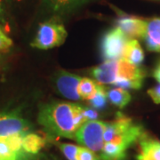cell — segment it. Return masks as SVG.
I'll list each match as a JSON object with an SVG mask.
<instances>
[{"mask_svg": "<svg viewBox=\"0 0 160 160\" xmlns=\"http://www.w3.org/2000/svg\"><path fill=\"white\" fill-rule=\"evenodd\" d=\"M86 122L84 108L75 103H47L41 107L38 113V123L46 130L69 139H75L77 131Z\"/></svg>", "mask_w": 160, "mask_h": 160, "instance_id": "1", "label": "cell"}, {"mask_svg": "<svg viewBox=\"0 0 160 160\" xmlns=\"http://www.w3.org/2000/svg\"><path fill=\"white\" fill-rule=\"evenodd\" d=\"M144 134L142 127L132 122L130 118L118 112L112 122L107 123L104 142H113L127 149Z\"/></svg>", "mask_w": 160, "mask_h": 160, "instance_id": "2", "label": "cell"}, {"mask_svg": "<svg viewBox=\"0 0 160 160\" xmlns=\"http://www.w3.org/2000/svg\"><path fill=\"white\" fill-rule=\"evenodd\" d=\"M67 37L68 32L60 17L53 16L40 23L30 46L41 50H48L62 46Z\"/></svg>", "mask_w": 160, "mask_h": 160, "instance_id": "3", "label": "cell"}, {"mask_svg": "<svg viewBox=\"0 0 160 160\" xmlns=\"http://www.w3.org/2000/svg\"><path fill=\"white\" fill-rule=\"evenodd\" d=\"M106 122L92 120L86 121L75 134L76 141L92 151L101 152L104 146V132Z\"/></svg>", "mask_w": 160, "mask_h": 160, "instance_id": "4", "label": "cell"}, {"mask_svg": "<svg viewBox=\"0 0 160 160\" xmlns=\"http://www.w3.org/2000/svg\"><path fill=\"white\" fill-rule=\"evenodd\" d=\"M128 38L119 29L114 28L103 35L101 41V52L105 61L123 59Z\"/></svg>", "mask_w": 160, "mask_h": 160, "instance_id": "5", "label": "cell"}, {"mask_svg": "<svg viewBox=\"0 0 160 160\" xmlns=\"http://www.w3.org/2000/svg\"><path fill=\"white\" fill-rule=\"evenodd\" d=\"M145 72L139 66L132 65L126 60H118V78L114 86L122 89H139L142 86Z\"/></svg>", "mask_w": 160, "mask_h": 160, "instance_id": "6", "label": "cell"}, {"mask_svg": "<svg viewBox=\"0 0 160 160\" xmlns=\"http://www.w3.org/2000/svg\"><path fill=\"white\" fill-rule=\"evenodd\" d=\"M30 124L15 111L0 112V138L27 133Z\"/></svg>", "mask_w": 160, "mask_h": 160, "instance_id": "7", "label": "cell"}, {"mask_svg": "<svg viewBox=\"0 0 160 160\" xmlns=\"http://www.w3.org/2000/svg\"><path fill=\"white\" fill-rule=\"evenodd\" d=\"M80 80L81 78L79 76L61 70L55 75L54 86L63 97L73 101H78L80 98L78 92V86Z\"/></svg>", "mask_w": 160, "mask_h": 160, "instance_id": "8", "label": "cell"}, {"mask_svg": "<svg viewBox=\"0 0 160 160\" xmlns=\"http://www.w3.org/2000/svg\"><path fill=\"white\" fill-rule=\"evenodd\" d=\"M147 20L142 18L120 14L116 20V28L119 29L128 38H143Z\"/></svg>", "mask_w": 160, "mask_h": 160, "instance_id": "9", "label": "cell"}, {"mask_svg": "<svg viewBox=\"0 0 160 160\" xmlns=\"http://www.w3.org/2000/svg\"><path fill=\"white\" fill-rule=\"evenodd\" d=\"M92 0H43V6L54 16L67 15Z\"/></svg>", "mask_w": 160, "mask_h": 160, "instance_id": "10", "label": "cell"}, {"mask_svg": "<svg viewBox=\"0 0 160 160\" xmlns=\"http://www.w3.org/2000/svg\"><path fill=\"white\" fill-rule=\"evenodd\" d=\"M118 60L105 61V62L92 69L91 74L100 85H113L118 78Z\"/></svg>", "mask_w": 160, "mask_h": 160, "instance_id": "11", "label": "cell"}, {"mask_svg": "<svg viewBox=\"0 0 160 160\" xmlns=\"http://www.w3.org/2000/svg\"><path fill=\"white\" fill-rule=\"evenodd\" d=\"M143 39L148 50L160 52V18L147 20Z\"/></svg>", "mask_w": 160, "mask_h": 160, "instance_id": "12", "label": "cell"}, {"mask_svg": "<svg viewBox=\"0 0 160 160\" xmlns=\"http://www.w3.org/2000/svg\"><path fill=\"white\" fill-rule=\"evenodd\" d=\"M140 152L138 160H160V142L148 137L145 133L139 140Z\"/></svg>", "mask_w": 160, "mask_h": 160, "instance_id": "13", "label": "cell"}, {"mask_svg": "<svg viewBox=\"0 0 160 160\" xmlns=\"http://www.w3.org/2000/svg\"><path fill=\"white\" fill-rule=\"evenodd\" d=\"M123 59L132 65L139 66L144 61V52L137 39L130 38L126 44Z\"/></svg>", "mask_w": 160, "mask_h": 160, "instance_id": "14", "label": "cell"}, {"mask_svg": "<svg viewBox=\"0 0 160 160\" xmlns=\"http://www.w3.org/2000/svg\"><path fill=\"white\" fill-rule=\"evenodd\" d=\"M46 144V141L39 134L34 132H27L23 135L22 148L26 153L34 155L38 153Z\"/></svg>", "mask_w": 160, "mask_h": 160, "instance_id": "15", "label": "cell"}, {"mask_svg": "<svg viewBox=\"0 0 160 160\" xmlns=\"http://www.w3.org/2000/svg\"><path fill=\"white\" fill-rule=\"evenodd\" d=\"M107 98L113 105L123 109L131 102L132 96L126 90L118 87L107 92Z\"/></svg>", "mask_w": 160, "mask_h": 160, "instance_id": "16", "label": "cell"}, {"mask_svg": "<svg viewBox=\"0 0 160 160\" xmlns=\"http://www.w3.org/2000/svg\"><path fill=\"white\" fill-rule=\"evenodd\" d=\"M31 155L13 151L6 138H0V160H29Z\"/></svg>", "mask_w": 160, "mask_h": 160, "instance_id": "17", "label": "cell"}, {"mask_svg": "<svg viewBox=\"0 0 160 160\" xmlns=\"http://www.w3.org/2000/svg\"><path fill=\"white\" fill-rule=\"evenodd\" d=\"M98 83L96 84L93 80L90 78H81L78 86V92L79 97L84 100H91L95 95L97 92Z\"/></svg>", "mask_w": 160, "mask_h": 160, "instance_id": "18", "label": "cell"}, {"mask_svg": "<svg viewBox=\"0 0 160 160\" xmlns=\"http://www.w3.org/2000/svg\"><path fill=\"white\" fill-rule=\"evenodd\" d=\"M107 102V92L102 85L98 84L97 92L92 99L90 100V105L94 109H102L106 106Z\"/></svg>", "mask_w": 160, "mask_h": 160, "instance_id": "19", "label": "cell"}, {"mask_svg": "<svg viewBox=\"0 0 160 160\" xmlns=\"http://www.w3.org/2000/svg\"><path fill=\"white\" fill-rule=\"evenodd\" d=\"M59 147L67 159L78 160V146L70 143H61Z\"/></svg>", "mask_w": 160, "mask_h": 160, "instance_id": "20", "label": "cell"}, {"mask_svg": "<svg viewBox=\"0 0 160 160\" xmlns=\"http://www.w3.org/2000/svg\"><path fill=\"white\" fill-rule=\"evenodd\" d=\"M78 160H101V158L91 149L86 147H78Z\"/></svg>", "mask_w": 160, "mask_h": 160, "instance_id": "21", "label": "cell"}, {"mask_svg": "<svg viewBox=\"0 0 160 160\" xmlns=\"http://www.w3.org/2000/svg\"><path fill=\"white\" fill-rule=\"evenodd\" d=\"M12 45V40L4 32V30L0 27V51H8Z\"/></svg>", "mask_w": 160, "mask_h": 160, "instance_id": "22", "label": "cell"}, {"mask_svg": "<svg viewBox=\"0 0 160 160\" xmlns=\"http://www.w3.org/2000/svg\"><path fill=\"white\" fill-rule=\"evenodd\" d=\"M148 94L155 103L160 104V85L150 88L148 91Z\"/></svg>", "mask_w": 160, "mask_h": 160, "instance_id": "23", "label": "cell"}, {"mask_svg": "<svg viewBox=\"0 0 160 160\" xmlns=\"http://www.w3.org/2000/svg\"><path fill=\"white\" fill-rule=\"evenodd\" d=\"M84 115L86 117V121H92L97 120L99 114L96 111V109L92 108H84Z\"/></svg>", "mask_w": 160, "mask_h": 160, "instance_id": "24", "label": "cell"}, {"mask_svg": "<svg viewBox=\"0 0 160 160\" xmlns=\"http://www.w3.org/2000/svg\"><path fill=\"white\" fill-rule=\"evenodd\" d=\"M153 77H154L155 79L160 83V62L155 68L154 71H153Z\"/></svg>", "mask_w": 160, "mask_h": 160, "instance_id": "25", "label": "cell"}, {"mask_svg": "<svg viewBox=\"0 0 160 160\" xmlns=\"http://www.w3.org/2000/svg\"><path fill=\"white\" fill-rule=\"evenodd\" d=\"M4 14H5V8H4V1L0 0V21H4Z\"/></svg>", "mask_w": 160, "mask_h": 160, "instance_id": "26", "label": "cell"}, {"mask_svg": "<svg viewBox=\"0 0 160 160\" xmlns=\"http://www.w3.org/2000/svg\"><path fill=\"white\" fill-rule=\"evenodd\" d=\"M6 1H11V0H6Z\"/></svg>", "mask_w": 160, "mask_h": 160, "instance_id": "27", "label": "cell"}]
</instances>
